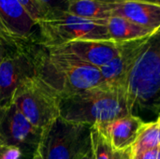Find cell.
Wrapping results in <instances>:
<instances>
[{"mask_svg":"<svg viewBox=\"0 0 160 159\" xmlns=\"http://www.w3.org/2000/svg\"><path fill=\"white\" fill-rule=\"evenodd\" d=\"M21 6L24 8L26 13L36 22L41 20L52 7H47L39 0H18Z\"/></svg>","mask_w":160,"mask_h":159,"instance_id":"18","label":"cell"},{"mask_svg":"<svg viewBox=\"0 0 160 159\" xmlns=\"http://www.w3.org/2000/svg\"><path fill=\"white\" fill-rule=\"evenodd\" d=\"M0 142H2V141H1V138H0Z\"/></svg>","mask_w":160,"mask_h":159,"instance_id":"27","label":"cell"},{"mask_svg":"<svg viewBox=\"0 0 160 159\" xmlns=\"http://www.w3.org/2000/svg\"><path fill=\"white\" fill-rule=\"evenodd\" d=\"M43 134L12 103L0 109V138L3 142L19 147L22 153L26 151L34 154Z\"/></svg>","mask_w":160,"mask_h":159,"instance_id":"8","label":"cell"},{"mask_svg":"<svg viewBox=\"0 0 160 159\" xmlns=\"http://www.w3.org/2000/svg\"><path fill=\"white\" fill-rule=\"evenodd\" d=\"M37 47L38 42H26L6 50L0 63V109L9 106L18 86L37 74Z\"/></svg>","mask_w":160,"mask_h":159,"instance_id":"7","label":"cell"},{"mask_svg":"<svg viewBox=\"0 0 160 159\" xmlns=\"http://www.w3.org/2000/svg\"><path fill=\"white\" fill-rule=\"evenodd\" d=\"M147 37L118 43V54L106 65L99 67L102 76V84L123 88L125 81Z\"/></svg>","mask_w":160,"mask_h":159,"instance_id":"10","label":"cell"},{"mask_svg":"<svg viewBox=\"0 0 160 159\" xmlns=\"http://www.w3.org/2000/svg\"><path fill=\"white\" fill-rule=\"evenodd\" d=\"M112 159H131V149L123 152H113Z\"/></svg>","mask_w":160,"mask_h":159,"instance_id":"21","label":"cell"},{"mask_svg":"<svg viewBox=\"0 0 160 159\" xmlns=\"http://www.w3.org/2000/svg\"><path fill=\"white\" fill-rule=\"evenodd\" d=\"M146 123L138 116L128 114L94 127L102 132L113 152H123L132 148Z\"/></svg>","mask_w":160,"mask_h":159,"instance_id":"12","label":"cell"},{"mask_svg":"<svg viewBox=\"0 0 160 159\" xmlns=\"http://www.w3.org/2000/svg\"><path fill=\"white\" fill-rule=\"evenodd\" d=\"M156 147H160L159 119L144 125L131 148V154H138Z\"/></svg>","mask_w":160,"mask_h":159,"instance_id":"16","label":"cell"},{"mask_svg":"<svg viewBox=\"0 0 160 159\" xmlns=\"http://www.w3.org/2000/svg\"><path fill=\"white\" fill-rule=\"evenodd\" d=\"M131 159H160V147L149 149L138 154H131Z\"/></svg>","mask_w":160,"mask_h":159,"instance_id":"20","label":"cell"},{"mask_svg":"<svg viewBox=\"0 0 160 159\" xmlns=\"http://www.w3.org/2000/svg\"><path fill=\"white\" fill-rule=\"evenodd\" d=\"M41 3H43L44 5H46L47 7H52V2L53 1V0H39Z\"/></svg>","mask_w":160,"mask_h":159,"instance_id":"25","label":"cell"},{"mask_svg":"<svg viewBox=\"0 0 160 159\" xmlns=\"http://www.w3.org/2000/svg\"><path fill=\"white\" fill-rule=\"evenodd\" d=\"M0 23L13 43L34 42L37 24L18 0H0Z\"/></svg>","mask_w":160,"mask_h":159,"instance_id":"9","label":"cell"},{"mask_svg":"<svg viewBox=\"0 0 160 159\" xmlns=\"http://www.w3.org/2000/svg\"><path fill=\"white\" fill-rule=\"evenodd\" d=\"M158 119H159V120H160V115H159V116H158Z\"/></svg>","mask_w":160,"mask_h":159,"instance_id":"26","label":"cell"},{"mask_svg":"<svg viewBox=\"0 0 160 159\" xmlns=\"http://www.w3.org/2000/svg\"><path fill=\"white\" fill-rule=\"evenodd\" d=\"M128 114L125 90L118 86L101 84L60 101L62 119L91 127Z\"/></svg>","mask_w":160,"mask_h":159,"instance_id":"3","label":"cell"},{"mask_svg":"<svg viewBox=\"0 0 160 159\" xmlns=\"http://www.w3.org/2000/svg\"><path fill=\"white\" fill-rule=\"evenodd\" d=\"M159 115H160V113H159ZM159 115H158V116H159Z\"/></svg>","mask_w":160,"mask_h":159,"instance_id":"28","label":"cell"},{"mask_svg":"<svg viewBox=\"0 0 160 159\" xmlns=\"http://www.w3.org/2000/svg\"><path fill=\"white\" fill-rule=\"evenodd\" d=\"M123 89L130 114L143 121L145 114H155L158 119L160 113V28L147 37Z\"/></svg>","mask_w":160,"mask_h":159,"instance_id":"1","label":"cell"},{"mask_svg":"<svg viewBox=\"0 0 160 159\" xmlns=\"http://www.w3.org/2000/svg\"><path fill=\"white\" fill-rule=\"evenodd\" d=\"M90 129L91 127L59 117L40 142L44 159H78L90 146Z\"/></svg>","mask_w":160,"mask_h":159,"instance_id":"6","label":"cell"},{"mask_svg":"<svg viewBox=\"0 0 160 159\" xmlns=\"http://www.w3.org/2000/svg\"><path fill=\"white\" fill-rule=\"evenodd\" d=\"M37 76L60 98L68 97L102 84L100 69L69 53L44 48L38 43Z\"/></svg>","mask_w":160,"mask_h":159,"instance_id":"2","label":"cell"},{"mask_svg":"<svg viewBox=\"0 0 160 159\" xmlns=\"http://www.w3.org/2000/svg\"><path fill=\"white\" fill-rule=\"evenodd\" d=\"M22 154L19 147L0 142V159H21Z\"/></svg>","mask_w":160,"mask_h":159,"instance_id":"19","label":"cell"},{"mask_svg":"<svg viewBox=\"0 0 160 159\" xmlns=\"http://www.w3.org/2000/svg\"><path fill=\"white\" fill-rule=\"evenodd\" d=\"M48 49L69 53L98 68L113 59L119 52L118 43L112 40L97 39L75 40L59 47Z\"/></svg>","mask_w":160,"mask_h":159,"instance_id":"11","label":"cell"},{"mask_svg":"<svg viewBox=\"0 0 160 159\" xmlns=\"http://www.w3.org/2000/svg\"><path fill=\"white\" fill-rule=\"evenodd\" d=\"M104 1H108V2H112V1H122V0H104ZM138 1L149 2V3H153V4L160 5V0H138Z\"/></svg>","mask_w":160,"mask_h":159,"instance_id":"24","label":"cell"},{"mask_svg":"<svg viewBox=\"0 0 160 159\" xmlns=\"http://www.w3.org/2000/svg\"><path fill=\"white\" fill-rule=\"evenodd\" d=\"M31 159H44L43 155H42V150H41V144L39 143L38 148L36 149V151L34 152V154L32 155Z\"/></svg>","mask_w":160,"mask_h":159,"instance_id":"23","label":"cell"},{"mask_svg":"<svg viewBox=\"0 0 160 159\" xmlns=\"http://www.w3.org/2000/svg\"><path fill=\"white\" fill-rule=\"evenodd\" d=\"M68 12L89 20L107 21L112 17L110 3L104 0H67Z\"/></svg>","mask_w":160,"mask_h":159,"instance_id":"15","label":"cell"},{"mask_svg":"<svg viewBox=\"0 0 160 159\" xmlns=\"http://www.w3.org/2000/svg\"><path fill=\"white\" fill-rule=\"evenodd\" d=\"M107 28L110 39L116 43L146 37L156 32L119 16L110 17L107 20Z\"/></svg>","mask_w":160,"mask_h":159,"instance_id":"14","label":"cell"},{"mask_svg":"<svg viewBox=\"0 0 160 159\" xmlns=\"http://www.w3.org/2000/svg\"><path fill=\"white\" fill-rule=\"evenodd\" d=\"M60 101L58 94L35 75L18 86L11 103L33 126L45 132L60 117Z\"/></svg>","mask_w":160,"mask_h":159,"instance_id":"5","label":"cell"},{"mask_svg":"<svg viewBox=\"0 0 160 159\" xmlns=\"http://www.w3.org/2000/svg\"><path fill=\"white\" fill-rule=\"evenodd\" d=\"M90 143L93 159H112L113 150L111 144L96 127H92L90 129Z\"/></svg>","mask_w":160,"mask_h":159,"instance_id":"17","label":"cell"},{"mask_svg":"<svg viewBox=\"0 0 160 159\" xmlns=\"http://www.w3.org/2000/svg\"><path fill=\"white\" fill-rule=\"evenodd\" d=\"M109 3L112 16L125 18L152 31H157L160 28V5L138 0H122Z\"/></svg>","mask_w":160,"mask_h":159,"instance_id":"13","label":"cell"},{"mask_svg":"<svg viewBox=\"0 0 160 159\" xmlns=\"http://www.w3.org/2000/svg\"><path fill=\"white\" fill-rule=\"evenodd\" d=\"M78 159H93V154H92V149H91V143H90V146L79 157Z\"/></svg>","mask_w":160,"mask_h":159,"instance_id":"22","label":"cell"},{"mask_svg":"<svg viewBox=\"0 0 160 159\" xmlns=\"http://www.w3.org/2000/svg\"><path fill=\"white\" fill-rule=\"evenodd\" d=\"M39 38L44 48H55L82 39L111 40L107 21H95L75 16L65 9L52 7L37 22Z\"/></svg>","mask_w":160,"mask_h":159,"instance_id":"4","label":"cell"}]
</instances>
